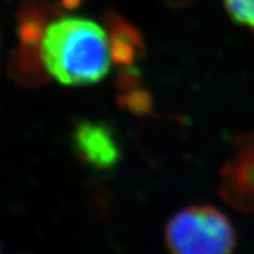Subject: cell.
Here are the masks:
<instances>
[{"mask_svg":"<svg viewBox=\"0 0 254 254\" xmlns=\"http://www.w3.org/2000/svg\"><path fill=\"white\" fill-rule=\"evenodd\" d=\"M73 148L84 164L99 171L112 170L121 158L113 130L105 124L80 121L73 130Z\"/></svg>","mask_w":254,"mask_h":254,"instance_id":"obj_5","label":"cell"},{"mask_svg":"<svg viewBox=\"0 0 254 254\" xmlns=\"http://www.w3.org/2000/svg\"><path fill=\"white\" fill-rule=\"evenodd\" d=\"M238 152L222 169L219 193L241 213L254 211V132L239 139Z\"/></svg>","mask_w":254,"mask_h":254,"instance_id":"obj_4","label":"cell"},{"mask_svg":"<svg viewBox=\"0 0 254 254\" xmlns=\"http://www.w3.org/2000/svg\"><path fill=\"white\" fill-rule=\"evenodd\" d=\"M165 238L167 248L178 254L230 253L236 245L228 218L209 205L179 211L167 223Z\"/></svg>","mask_w":254,"mask_h":254,"instance_id":"obj_2","label":"cell"},{"mask_svg":"<svg viewBox=\"0 0 254 254\" xmlns=\"http://www.w3.org/2000/svg\"><path fill=\"white\" fill-rule=\"evenodd\" d=\"M118 104L120 107L130 111L131 113L144 116V114L151 113L153 109V97L148 91L135 88V90L127 91L124 95H120Z\"/></svg>","mask_w":254,"mask_h":254,"instance_id":"obj_8","label":"cell"},{"mask_svg":"<svg viewBox=\"0 0 254 254\" xmlns=\"http://www.w3.org/2000/svg\"><path fill=\"white\" fill-rule=\"evenodd\" d=\"M80 3H82V0H60L59 1V7H61L63 9H75L77 7H79Z\"/></svg>","mask_w":254,"mask_h":254,"instance_id":"obj_11","label":"cell"},{"mask_svg":"<svg viewBox=\"0 0 254 254\" xmlns=\"http://www.w3.org/2000/svg\"><path fill=\"white\" fill-rule=\"evenodd\" d=\"M224 5L236 24L252 27L254 31V0H224Z\"/></svg>","mask_w":254,"mask_h":254,"instance_id":"obj_9","label":"cell"},{"mask_svg":"<svg viewBox=\"0 0 254 254\" xmlns=\"http://www.w3.org/2000/svg\"><path fill=\"white\" fill-rule=\"evenodd\" d=\"M52 8L44 0H22L17 12V35L20 48L10 60V74L20 84L31 86L47 79L42 59V40L47 16Z\"/></svg>","mask_w":254,"mask_h":254,"instance_id":"obj_3","label":"cell"},{"mask_svg":"<svg viewBox=\"0 0 254 254\" xmlns=\"http://www.w3.org/2000/svg\"><path fill=\"white\" fill-rule=\"evenodd\" d=\"M104 21L107 25L109 38H124V39L131 40L137 47L145 51V43H144L141 34L134 25H131L128 21L125 20L124 17H121L114 12H107L104 16Z\"/></svg>","mask_w":254,"mask_h":254,"instance_id":"obj_6","label":"cell"},{"mask_svg":"<svg viewBox=\"0 0 254 254\" xmlns=\"http://www.w3.org/2000/svg\"><path fill=\"white\" fill-rule=\"evenodd\" d=\"M139 82H140V73L132 65H124L118 69L116 83L117 87L124 92L137 88Z\"/></svg>","mask_w":254,"mask_h":254,"instance_id":"obj_10","label":"cell"},{"mask_svg":"<svg viewBox=\"0 0 254 254\" xmlns=\"http://www.w3.org/2000/svg\"><path fill=\"white\" fill-rule=\"evenodd\" d=\"M109 50L112 60L120 66L132 65L139 57H143L145 54V51L137 47L131 40L124 38H109Z\"/></svg>","mask_w":254,"mask_h":254,"instance_id":"obj_7","label":"cell"},{"mask_svg":"<svg viewBox=\"0 0 254 254\" xmlns=\"http://www.w3.org/2000/svg\"><path fill=\"white\" fill-rule=\"evenodd\" d=\"M42 59L51 77L65 86L97 83L111 65L108 35L94 21L63 17L46 29Z\"/></svg>","mask_w":254,"mask_h":254,"instance_id":"obj_1","label":"cell"}]
</instances>
